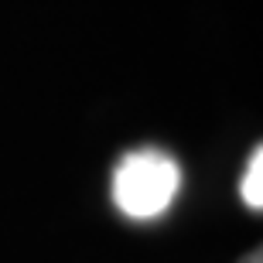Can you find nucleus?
<instances>
[{
	"mask_svg": "<svg viewBox=\"0 0 263 263\" xmlns=\"http://www.w3.org/2000/svg\"><path fill=\"white\" fill-rule=\"evenodd\" d=\"M239 263H263V253H260V250H253V253H246Z\"/></svg>",
	"mask_w": 263,
	"mask_h": 263,
	"instance_id": "obj_3",
	"label": "nucleus"
},
{
	"mask_svg": "<svg viewBox=\"0 0 263 263\" xmlns=\"http://www.w3.org/2000/svg\"><path fill=\"white\" fill-rule=\"evenodd\" d=\"M239 195H243V202L250 209L260 212V205H263V147H256L250 164H246L243 181H239Z\"/></svg>",
	"mask_w": 263,
	"mask_h": 263,
	"instance_id": "obj_2",
	"label": "nucleus"
},
{
	"mask_svg": "<svg viewBox=\"0 0 263 263\" xmlns=\"http://www.w3.org/2000/svg\"><path fill=\"white\" fill-rule=\"evenodd\" d=\"M181 188V167L164 151H130L113 171V202L130 219H157Z\"/></svg>",
	"mask_w": 263,
	"mask_h": 263,
	"instance_id": "obj_1",
	"label": "nucleus"
}]
</instances>
